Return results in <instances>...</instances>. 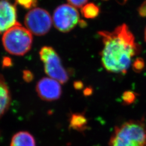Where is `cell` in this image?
Wrapping results in <instances>:
<instances>
[{
  "label": "cell",
  "mask_w": 146,
  "mask_h": 146,
  "mask_svg": "<svg viewBox=\"0 0 146 146\" xmlns=\"http://www.w3.org/2000/svg\"><path fill=\"white\" fill-rule=\"evenodd\" d=\"M88 0H67L70 5L75 8H82L86 5Z\"/></svg>",
  "instance_id": "16"
},
{
  "label": "cell",
  "mask_w": 146,
  "mask_h": 146,
  "mask_svg": "<svg viewBox=\"0 0 146 146\" xmlns=\"http://www.w3.org/2000/svg\"><path fill=\"white\" fill-rule=\"evenodd\" d=\"M145 63L143 60L141 58H137L132 63L133 70L136 73H140L144 69Z\"/></svg>",
  "instance_id": "14"
},
{
  "label": "cell",
  "mask_w": 146,
  "mask_h": 146,
  "mask_svg": "<svg viewBox=\"0 0 146 146\" xmlns=\"http://www.w3.org/2000/svg\"><path fill=\"white\" fill-rule=\"evenodd\" d=\"M36 92L41 99L54 101L59 99L62 95V88L57 80L50 78H43L37 83Z\"/></svg>",
  "instance_id": "7"
},
{
  "label": "cell",
  "mask_w": 146,
  "mask_h": 146,
  "mask_svg": "<svg viewBox=\"0 0 146 146\" xmlns=\"http://www.w3.org/2000/svg\"><path fill=\"white\" fill-rule=\"evenodd\" d=\"M145 40L146 42V27L145 28Z\"/></svg>",
  "instance_id": "21"
},
{
  "label": "cell",
  "mask_w": 146,
  "mask_h": 146,
  "mask_svg": "<svg viewBox=\"0 0 146 146\" xmlns=\"http://www.w3.org/2000/svg\"><path fill=\"white\" fill-rule=\"evenodd\" d=\"M39 55L43 63L44 72L49 78L57 80L61 84L68 81V71L63 67L61 58L54 48L49 46L42 47Z\"/></svg>",
  "instance_id": "4"
},
{
  "label": "cell",
  "mask_w": 146,
  "mask_h": 146,
  "mask_svg": "<svg viewBox=\"0 0 146 146\" xmlns=\"http://www.w3.org/2000/svg\"><path fill=\"white\" fill-rule=\"evenodd\" d=\"M52 21L58 31L68 33L80 23L78 11L72 5L64 4L58 6L54 12Z\"/></svg>",
  "instance_id": "6"
},
{
  "label": "cell",
  "mask_w": 146,
  "mask_h": 146,
  "mask_svg": "<svg viewBox=\"0 0 146 146\" xmlns=\"http://www.w3.org/2000/svg\"><path fill=\"white\" fill-rule=\"evenodd\" d=\"M138 12L141 17H146V0H145L138 9Z\"/></svg>",
  "instance_id": "17"
},
{
  "label": "cell",
  "mask_w": 146,
  "mask_h": 146,
  "mask_svg": "<svg viewBox=\"0 0 146 146\" xmlns=\"http://www.w3.org/2000/svg\"><path fill=\"white\" fill-rule=\"evenodd\" d=\"M2 43L7 52L13 55L22 56L31 49L32 34L17 22L3 34Z\"/></svg>",
  "instance_id": "3"
},
{
  "label": "cell",
  "mask_w": 146,
  "mask_h": 146,
  "mask_svg": "<svg viewBox=\"0 0 146 146\" xmlns=\"http://www.w3.org/2000/svg\"><path fill=\"white\" fill-rule=\"evenodd\" d=\"M123 104L129 105L133 103L136 99V94L131 91H127L123 93L122 96Z\"/></svg>",
  "instance_id": "13"
},
{
  "label": "cell",
  "mask_w": 146,
  "mask_h": 146,
  "mask_svg": "<svg viewBox=\"0 0 146 146\" xmlns=\"http://www.w3.org/2000/svg\"><path fill=\"white\" fill-rule=\"evenodd\" d=\"M16 2L18 3L22 7L26 9H30L32 7H36L37 0H15Z\"/></svg>",
  "instance_id": "15"
},
{
  "label": "cell",
  "mask_w": 146,
  "mask_h": 146,
  "mask_svg": "<svg viewBox=\"0 0 146 146\" xmlns=\"http://www.w3.org/2000/svg\"><path fill=\"white\" fill-rule=\"evenodd\" d=\"M11 146H36L34 136L27 131H19L12 137Z\"/></svg>",
  "instance_id": "10"
},
{
  "label": "cell",
  "mask_w": 146,
  "mask_h": 146,
  "mask_svg": "<svg viewBox=\"0 0 146 146\" xmlns=\"http://www.w3.org/2000/svg\"><path fill=\"white\" fill-rule=\"evenodd\" d=\"M110 146H146V128L143 122L131 120L115 128Z\"/></svg>",
  "instance_id": "2"
},
{
  "label": "cell",
  "mask_w": 146,
  "mask_h": 146,
  "mask_svg": "<svg viewBox=\"0 0 146 146\" xmlns=\"http://www.w3.org/2000/svg\"><path fill=\"white\" fill-rule=\"evenodd\" d=\"M69 119V126L73 129L84 131L87 129L88 121L84 114H72Z\"/></svg>",
  "instance_id": "11"
},
{
  "label": "cell",
  "mask_w": 146,
  "mask_h": 146,
  "mask_svg": "<svg viewBox=\"0 0 146 146\" xmlns=\"http://www.w3.org/2000/svg\"><path fill=\"white\" fill-rule=\"evenodd\" d=\"M99 7L93 3H87L81 8V13L86 19H94L99 15Z\"/></svg>",
  "instance_id": "12"
},
{
  "label": "cell",
  "mask_w": 146,
  "mask_h": 146,
  "mask_svg": "<svg viewBox=\"0 0 146 146\" xmlns=\"http://www.w3.org/2000/svg\"><path fill=\"white\" fill-rule=\"evenodd\" d=\"M127 0H123V2H127Z\"/></svg>",
  "instance_id": "22"
},
{
  "label": "cell",
  "mask_w": 146,
  "mask_h": 146,
  "mask_svg": "<svg viewBox=\"0 0 146 146\" xmlns=\"http://www.w3.org/2000/svg\"><path fill=\"white\" fill-rule=\"evenodd\" d=\"M74 86L76 89H81L84 87V84L81 81H75L74 83Z\"/></svg>",
  "instance_id": "19"
},
{
  "label": "cell",
  "mask_w": 146,
  "mask_h": 146,
  "mask_svg": "<svg viewBox=\"0 0 146 146\" xmlns=\"http://www.w3.org/2000/svg\"><path fill=\"white\" fill-rule=\"evenodd\" d=\"M52 23V19L49 13L41 8L31 9L25 18L27 29L36 36L46 35L50 30Z\"/></svg>",
  "instance_id": "5"
},
{
  "label": "cell",
  "mask_w": 146,
  "mask_h": 146,
  "mask_svg": "<svg viewBox=\"0 0 146 146\" xmlns=\"http://www.w3.org/2000/svg\"><path fill=\"white\" fill-rule=\"evenodd\" d=\"M93 92V89L91 88H87L84 90V94L85 96H89L91 95Z\"/></svg>",
  "instance_id": "20"
},
{
  "label": "cell",
  "mask_w": 146,
  "mask_h": 146,
  "mask_svg": "<svg viewBox=\"0 0 146 146\" xmlns=\"http://www.w3.org/2000/svg\"><path fill=\"white\" fill-rule=\"evenodd\" d=\"M99 34L104 44L100 53L104 68L110 73H127L133 58L140 52L128 27L122 24L113 31H99Z\"/></svg>",
  "instance_id": "1"
},
{
  "label": "cell",
  "mask_w": 146,
  "mask_h": 146,
  "mask_svg": "<svg viewBox=\"0 0 146 146\" xmlns=\"http://www.w3.org/2000/svg\"><path fill=\"white\" fill-rule=\"evenodd\" d=\"M16 9L9 0H0V34L17 23Z\"/></svg>",
  "instance_id": "8"
},
{
  "label": "cell",
  "mask_w": 146,
  "mask_h": 146,
  "mask_svg": "<svg viewBox=\"0 0 146 146\" xmlns=\"http://www.w3.org/2000/svg\"><path fill=\"white\" fill-rule=\"evenodd\" d=\"M11 104V95L3 76L0 74V118L8 110Z\"/></svg>",
  "instance_id": "9"
},
{
  "label": "cell",
  "mask_w": 146,
  "mask_h": 146,
  "mask_svg": "<svg viewBox=\"0 0 146 146\" xmlns=\"http://www.w3.org/2000/svg\"><path fill=\"white\" fill-rule=\"evenodd\" d=\"M23 78L26 81L29 82L33 79V75L30 71H25L23 73Z\"/></svg>",
  "instance_id": "18"
}]
</instances>
